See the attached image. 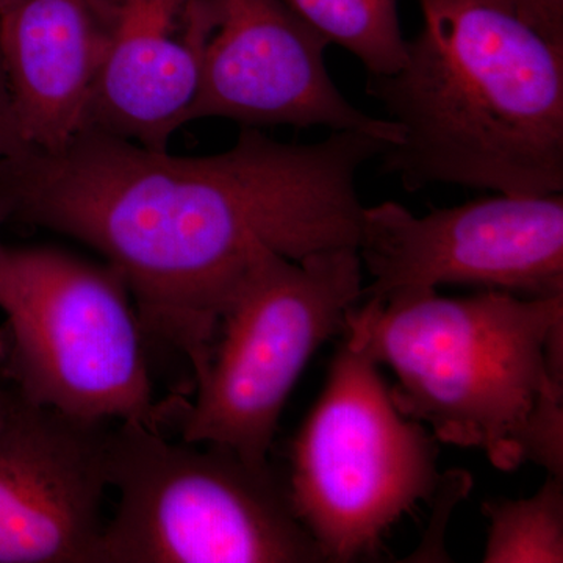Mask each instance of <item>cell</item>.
I'll return each mask as SVG.
<instances>
[{"instance_id": "cell-1", "label": "cell", "mask_w": 563, "mask_h": 563, "mask_svg": "<svg viewBox=\"0 0 563 563\" xmlns=\"http://www.w3.org/2000/svg\"><path fill=\"white\" fill-rule=\"evenodd\" d=\"M387 147L354 131L288 144L244 128L229 151L180 157L88 129L62 150L0 161V218L101 252L147 339L172 344L198 379L255 252L302 261L357 247L358 172Z\"/></svg>"}, {"instance_id": "cell-2", "label": "cell", "mask_w": 563, "mask_h": 563, "mask_svg": "<svg viewBox=\"0 0 563 563\" xmlns=\"http://www.w3.org/2000/svg\"><path fill=\"white\" fill-rule=\"evenodd\" d=\"M421 31L368 77L402 140L384 173L407 190L448 184L510 196L563 191V44L515 0H418Z\"/></svg>"}, {"instance_id": "cell-3", "label": "cell", "mask_w": 563, "mask_h": 563, "mask_svg": "<svg viewBox=\"0 0 563 563\" xmlns=\"http://www.w3.org/2000/svg\"><path fill=\"white\" fill-rule=\"evenodd\" d=\"M344 333L395 373L393 402L437 442L563 477V295L399 292L355 307Z\"/></svg>"}, {"instance_id": "cell-4", "label": "cell", "mask_w": 563, "mask_h": 563, "mask_svg": "<svg viewBox=\"0 0 563 563\" xmlns=\"http://www.w3.org/2000/svg\"><path fill=\"white\" fill-rule=\"evenodd\" d=\"M0 376L24 398L80 421L162 431L146 331L113 266L0 244Z\"/></svg>"}, {"instance_id": "cell-5", "label": "cell", "mask_w": 563, "mask_h": 563, "mask_svg": "<svg viewBox=\"0 0 563 563\" xmlns=\"http://www.w3.org/2000/svg\"><path fill=\"white\" fill-rule=\"evenodd\" d=\"M107 479L120 501L95 563L324 562L287 484L231 448L121 422L107 439Z\"/></svg>"}, {"instance_id": "cell-6", "label": "cell", "mask_w": 563, "mask_h": 563, "mask_svg": "<svg viewBox=\"0 0 563 563\" xmlns=\"http://www.w3.org/2000/svg\"><path fill=\"white\" fill-rule=\"evenodd\" d=\"M363 291L357 247L291 261L263 246L222 310L192 401L163 402L180 440L265 465L282 410L322 343L342 335Z\"/></svg>"}, {"instance_id": "cell-7", "label": "cell", "mask_w": 563, "mask_h": 563, "mask_svg": "<svg viewBox=\"0 0 563 563\" xmlns=\"http://www.w3.org/2000/svg\"><path fill=\"white\" fill-rule=\"evenodd\" d=\"M328 384L291 448L292 512L322 561L377 553L383 537L418 503H431L443 474L435 437L393 402L380 366L342 333Z\"/></svg>"}, {"instance_id": "cell-8", "label": "cell", "mask_w": 563, "mask_h": 563, "mask_svg": "<svg viewBox=\"0 0 563 563\" xmlns=\"http://www.w3.org/2000/svg\"><path fill=\"white\" fill-rule=\"evenodd\" d=\"M362 298L465 285L525 298L563 295V196L499 195L424 217L398 202L363 209Z\"/></svg>"}, {"instance_id": "cell-9", "label": "cell", "mask_w": 563, "mask_h": 563, "mask_svg": "<svg viewBox=\"0 0 563 563\" xmlns=\"http://www.w3.org/2000/svg\"><path fill=\"white\" fill-rule=\"evenodd\" d=\"M214 27L203 52L191 121L224 118L244 128L313 125L354 131L395 146L402 131L358 110L333 84L329 43L284 0H211Z\"/></svg>"}, {"instance_id": "cell-10", "label": "cell", "mask_w": 563, "mask_h": 563, "mask_svg": "<svg viewBox=\"0 0 563 563\" xmlns=\"http://www.w3.org/2000/svg\"><path fill=\"white\" fill-rule=\"evenodd\" d=\"M109 432L0 384V563H95Z\"/></svg>"}, {"instance_id": "cell-11", "label": "cell", "mask_w": 563, "mask_h": 563, "mask_svg": "<svg viewBox=\"0 0 563 563\" xmlns=\"http://www.w3.org/2000/svg\"><path fill=\"white\" fill-rule=\"evenodd\" d=\"M213 27L211 0H121L84 131L168 150L191 121Z\"/></svg>"}, {"instance_id": "cell-12", "label": "cell", "mask_w": 563, "mask_h": 563, "mask_svg": "<svg viewBox=\"0 0 563 563\" xmlns=\"http://www.w3.org/2000/svg\"><path fill=\"white\" fill-rule=\"evenodd\" d=\"M120 2L10 0L0 11V55L22 146L57 151L84 131Z\"/></svg>"}, {"instance_id": "cell-13", "label": "cell", "mask_w": 563, "mask_h": 563, "mask_svg": "<svg viewBox=\"0 0 563 563\" xmlns=\"http://www.w3.org/2000/svg\"><path fill=\"white\" fill-rule=\"evenodd\" d=\"M318 35L354 55L368 77L388 76L406 60L398 0H284Z\"/></svg>"}, {"instance_id": "cell-14", "label": "cell", "mask_w": 563, "mask_h": 563, "mask_svg": "<svg viewBox=\"0 0 563 563\" xmlns=\"http://www.w3.org/2000/svg\"><path fill=\"white\" fill-rule=\"evenodd\" d=\"M488 520L484 563L563 562V477L523 499H488L481 506Z\"/></svg>"}, {"instance_id": "cell-15", "label": "cell", "mask_w": 563, "mask_h": 563, "mask_svg": "<svg viewBox=\"0 0 563 563\" xmlns=\"http://www.w3.org/2000/svg\"><path fill=\"white\" fill-rule=\"evenodd\" d=\"M526 20L554 43L563 44V0H515Z\"/></svg>"}, {"instance_id": "cell-16", "label": "cell", "mask_w": 563, "mask_h": 563, "mask_svg": "<svg viewBox=\"0 0 563 563\" xmlns=\"http://www.w3.org/2000/svg\"><path fill=\"white\" fill-rule=\"evenodd\" d=\"M22 141L14 122L9 84H7L5 69H3L2 55H0V161L11 152L20 150Z\"/></svg>"}, {"instance_id": "cell-17", "label": "cell", "mask_w": 563, "mask_h": 563, "mask_svg": "<svg viewBox=\"0 0 563 563\" xmlns=\"http://www.w3.org/2000/svg\"><path fill=\"white\" fill-rule=\"evenodd\" d=\"M9 2L10 0H0V11H2L3 7H5Z\"/></svg>"}, {"instance_id": "cell-18", "label": "cell", "mask_w": 563, "mask_h": 563, "mask_svg": "<svg viewBox=\"0 0 563 563\" xmlns=\"http://www.w3.org/2000/svg\"><path fill=\"white\" fill-rule=\"evenodd\" d=\"M3 224V221H2V218H0V225ZM0 244H2V242H0Z\"/></svg>"}]
</instances>
